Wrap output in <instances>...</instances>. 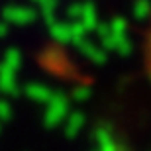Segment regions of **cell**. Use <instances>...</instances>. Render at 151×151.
I'll return each instance as SVG.
<instances>
[{
	"label": "cell",
	"mask_w": 151,
	"mask_h": 151,
	"mask_svg": "<svg viewBox=\"0 0 151 151\" xmlns=\"http://www.w3.org/2000/svg\"><path fill=\"white\" fill-rule=\"evenodd\" d=\"M2 65H6L8 69H12V71H18L20 69V65H22V53L18 49H8L4 55V61H2Z\"/></svg>",
	"instance_id": "obj_6"
},
{
	"label": "cell",
	"mask_w": 151,
	"mask_h": 151,
	"mask_svg": "<svg viewBox=\"0 0 151 151\" xmlns=\"http://www.w3.org/2000/svg\"><path fill=\"white\" fill-rule=\"evenodd\" d=\"M110 29H112V34L116 35H128V20L122 16H114L110 20Z\"/></svg>",
	"instance_id": "obj_7"
},
{
	"label": "cell",
	"mask_w": 151,
	"mask_h": 151,
	"mask_svg": "<svg viewBox=\"0 0 151 151\" xmlns=\"http://www.w3.org/2000/svg\"><path fill=\"white\" fill-rule=\"evenodd\" d=\"M132 51H134V43H132V39L128 35H122V37L118 39V45H116V53L122 57H128L132 55Z\"/></svg>",
	"instance_id": "obj_8"
},
{
	"label": "cell",
	"mask_w": 151,
	"mask_h": 151,
	"mask_svg": "<svg viewBox=\"0 0 151 151\" xmlns=\"http://www.w3.org/2000/svg\"><path fill=\"white\" fill-rule=\"evenodd\" d=\"M49 34H51V37L55 39L57 43H61V45H67V43L73 41L71 26H69L67 22H59V20H57L55 24H51L49 26Z\"/></svg>",
	"instance_id": "obj_3"
},
{
	"label": "cell",
	"mask_w": 151,
	"mask_h": 151,
	"mask_svg": "<svg viewBox=\"0 0 151 151\" xmlns=\"http://www.w3.org/2000/svg\"><path fill=\"white\" fill-rule=\"evenodd\" d=\"M86 94H88V90H86V88H77V90H75V96H77V98H84Z\"/></svg>",
	"instance_id": "obj_12"
},
{
	"label": "cell",
	"mask_w": 151,
	"mask_h": 151,
	"mask_svg": "<svg viewBox=\"0 0 151 151\" xmlns=\"http://www.w3.org/2000/svg\"><path fill=\"white\" fill-rule=\"evenodd\" d=\"M73 47H77V49L81 51V55H84L86 59H90V61L96 63V65H102V63H106V59H108V51H104L102 47H98V45H94L86 37L75 41Z\"/></svg>",
	"instance_id": "obj_2"
},
{
	"label": "cell",
	"mask_w": 151,
	"mask_h": 151,
	"mask_svg": "<svg viewBox=\"0 0 151 151\" xmlns=\"http://www.w3.org/2000/svg\"><path fill=\"white\" fill-rule=\"evenodd\" d=\"M28 94L34 96V98L43 100V98H47V96H49V90L45 88V86H41V84H32V86H28Z\"/></svg>",
	"instance_id": "obj_10"
},
{
	"label": "cell",
	"mask_w": 151,
	"mask_h": 151,
	"mask_svg": "<svg viewBox=\"0 0 151 151\" xmlns=\"http://www.w3.org/2000/svg\"><path fill=\"white\" fill-rule=\"evenodd\" d=\"M83 8H84V2H77V4H71L67 8V16L71 22H78L83 18Z\"/></svg>",
	"instance_id": "obj_9"
},
{
	"label": "cell",
	"mask_w": 151,
	"mask_h": 151,
	"mask_svg": "<svg viewBox=\"0 0 151 151\" xmlns=\"http://www.w3.org/2000/svg\"><path fill=\"white\" fill-rule=\"evenodd\" d=\"M78 22L84 26V29H86V32H92V29L98 28L100 20H98V12H96V6H94V4H90V2H84L83 18H81Z\"/></svg>",
	"instance_id": "obj_4"
},
{
	"label": "cell",
	"mask_w": 151,
	"mask_h": 151,
	"mask_svg": "<svg viewBox=\"0 0 151 151\" xmlns=\"http://www.w3.org/2000/svg\"><path fill=\"white\" fill-rule=\"evenodd\" d=\"M8 29H10V24H6L4 20L0 22V37H6L8 35Z\"/></svg>",
	"instance_id": "obj_11"
},
{
	"label": "cell",
	"mask_w": 151,
	"mask_h": 151,
	"mask_svg": "<svg viewBox=\"0 0 151 151\" xmlns=\"http://www.w3.org/2000/svg\"><path fill=\"white\" fill-rule=\"evenodd\" d=\"M37 18V12L28 6H6L2 10V20L6 24H18V26H28Z\"/></svg>",
	"instance_id": "obj_1"
},
{
	"label": "cell",
	"mask_w": 151,
	"mask_h": 151,
	"mask_svg": "<svg viewBox=\"0 0 151 151\" xmlns=\"http://www.w3.org/2000/svg\"><path fill=\"white\" fill-rule=\"evenodd\" d=\"M132 14L135 20H147L151 16V0H135L132 6Z\"/></svg>",
	"instance_id": "obj_5"
}]
</instances>
